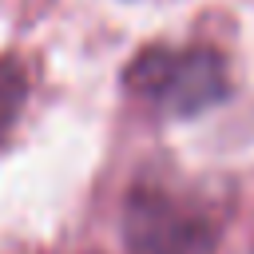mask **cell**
<instances>
[{"label":"cell","instance_id":"obj_3","mask_svg":"<svg viewBox=\"0 0 254 254\" xmlns=\"http://www.w3.org/2000/svg\"><path fill=\"white\" fill-rule=\"evenodd\" d=\"M20 99H24V75H20V67H16L12 60H4V64H0V135H4V127L12 123Z\"/></svg>","mask_w":254,"mask_h":254},{"label":"cell","instance_id":"obj_2","mask_svg":"<svg viewBox=\"0 0 254 254\" xmlns=\"http://www.w3.org/2000/svg\"><path fill=\"white\" fill-rule=\"evenodd\" d=\"M123 83L159 115H198L226 99L230 71L210 44H151L127 64Z\"/></svg>","mask_w":254,"mask_h":254},{"label":"cell","instance_id":"obj_1","mask_svg":"<svg viewBox=\"0 0 254 254\" xmlns=\"http://www.w3.org/2000/svg\"><path fill=\"white\" fill-rule=\"evenodd\" d=\"M222 226V206L190 183L151 175L127 194V242L135 254H210Z\"/></svg>","mask_w":254,"mask_h":254}]
</instances>
